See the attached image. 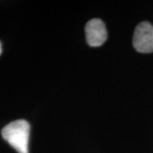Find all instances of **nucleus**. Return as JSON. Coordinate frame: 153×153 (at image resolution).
<instances>
[{
  "instance_id": "1",
  "label": "nucleus",
  "mask_w": 153,
  "mask_h": 153,
  "mask_svg": "<svg viewBox=\"0 0 153 153\" xmlns=\"http://www.w3.org/2000/svg\"><path fill=\"white\" fill-rule=\"evenodd\" d=\"M2 136L18 153H29L30 124L27 121L18 119L7 125L1 131Z\"/></svg>"
},
{
  "instance_id": "2",
  "label": "nucleus",
  "mask_w": 153,
  "mask_h": 153,
  "mask_svg": "<svg viewBox=\"0 0 153 153\" xmlns=\"http://www.w3.org/2000/svg\"><path fill=\"white\" fill-rule=\"evenodd\" d=\"M133 44L140 53H152L153 26L151 23L143 22L137 26L134 33Z\"/></svg>"
},
{
  "instance_id": "3",
  "label": "nucleus",
  "mask_w": 153,
  "mask_h": 153,
  "mask_svg": "<svg viewBox=\"0 0 153 153\" xmlns=\"http://www.w3.org/2000/svg\"><path fill=\"white\" fill-rule=\"evenodd\" d=\"M86 40L91 47H99L104 44L107 38V32L105 23L100 19H92L85 27Z\"/></svg>"
},
{
  "instance_id": "4",
  "label": "nucleus",
  "mask_w": 153,
  "mask_h": 153,
  "mask_svg": "<svg viewBox=\"0 0 153 153\" xmlns=\"http://www.w3.org/2000/svg\"><path fill=\"white\" fill-rule=\"evenodd\" d=\"M2 54V44H1V42H0V55Z\"/></svg>"
}]
</instances>
